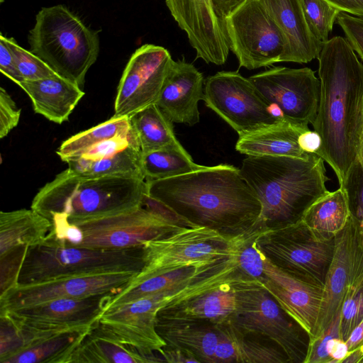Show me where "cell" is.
Wrapping results in <instances>:
<instances>
[{
  "mask_svg": "<svg viewBox=\"0 0 363 363\" xmlns=\"http://www.w3.org/2000/svg\"><path fill=\"white\" fill-rule=\"evenodd\" d=\"M318 60L320 100L312 125L322 140L320 157L341 187L363 140V65L341 36L323 43Z\"/></svg>",
  "mask_w": 363,
  "mask_h": 363,
  "instance_id": "1",
  "label": "cell"
},
{
  "mask_svg": "<svg viewBox=\"0 0 363 363\" xmlns=\"http://www.w3.org/2000/svg\"><path fill=\"white\" fill-rule=\"evenodd\" d=\"M147 194L194 225L238 235L258 224L262 206L240 169L227 164L147 180Z\"/></svg>",
  "mask_w": 363,
  "mask_h": 363,
  "instance_id": "2",
  "label": "cell"
},
{
  "mask_svg": "<svg viewBox=\"0 0 363 363\" xmlns=\"http://www.w3.org/2000/svg\"><path fill=\"white\" fill-rule=\"evenodd\" d=\"M325 161L287 156H247L240 171L260 201L264 228L301 220L310 206L329 191Z\"/></svg>",
  "mask_w": 363,
  "mask_h": 363,
  "instance_id": "3",
  "label": "cell"
},
{
  "mask_svg": "<svg viewBox=\"0 0 363 363\" xmlns=\"http://www.w3.org/2000/svg\"><path fill=\"white\" fill-rule=\"evenodd\" d=\"M147 194L143 178L83 177L67 168L40 189L30 208L48 219L55 213L69 220L86 219L143 205Z\"/></svg>",
  "mask_w": 363,
  "mask_h": 363,
  "instance_id": "4",
  "label": "cell"
},
{
  "mask_svg": "<svg viewBox=\"0 0 363 363\" xmlns=\"http://www.w3.org/2000/svg\"><path fill=\"white\" fill-rule=\"evenodd\" d=\"M49 220V236L67 246L98 250H125L143 247L146 242L167 235L191 223L167 217L141 205L99 217L69 220L61 213Z\"/></svg>",
  "mask_w": 363,
  "mask_h": 363,
  "instance_id": "5",
  "label": "cell"
},
{
  "mask_svg": "<svg viewBox=\"0 0 363 363\" xmlns=\"http://www.w3.org/2000/svg\"><path fill=\"white\" fill-rule=\"evenodd\" d=\"M28 43L31 52L81 89L99 52L98 31L86 27L60 4L39 11L29 32Z\"/></svg>",
  "mask_w": 363,
  "mask_h": 363,
  "instance_id": "6",
  "label": "cell"
},
{
  "mask_svg": "<svg viewBox=\"0 0 363 363\" xmlns=\"http://www.w3.org/2000/svg\"><path fill=\"white\" fill-rule=\"evenodd\" d=\"M143 265V246L118 250L77 247L65 245L48 235L41 243L28 247L17 286L77 275L138 273Z\"/></svg>",
  "mask_w": 363,
  "mask_h": 363,
  "instance_id": "7",
  "label": "cell"
},
{
  "mask_svg": "<svg viewBox=\"0 0 363 363\" xmlns=\"http://www.w3.org/2000/svg\"><path fill=\"white\" fill-rule=\"evenodd\" d=\"M246 233L233 236L194 225L146 242L144 265L128 285L175 269L210 265L232 257L238 253Z\"/></svg>",
  "mask_w": 363,
  "mask_h": 363,
  "instance_id": "8",
  "label": "cell"
},
{
  "mask_svg": "<svg viewBox=\"0 0 363 363\" xmlns=\"http://www.w3.org/2000/svg\"><path fill=\"white\" fill-rule=\"evenodd\" d=\"M234 286L237 307L230 321L242 332L274 342L290 363H303L310 342L308 333L258 281L242 277Z\"/></svg>",
  "mask_w": 363,
  "mask_h": 363,
  "instance_id": "9",
  "label": "cell"
},
{
  "mask_svg": "<svg viewBox=\"0 0 363 363\" xmlns=\"http://www.w3.org/2000/svg\"><path fill=\"white\" fill-rule=\"evenodd\" d=\"M257 246L266 257L286 273L323 286L335 250V240H317L301 220L284 226L262 228Z\"/></svg>",
  "mask_w": 363,
  "mask_h": 363,
  "instance_id": "10",
  "label": "cell"
},
{
  "mask_svg": "<svg viewBox=\"0 0 363 363\" xmlns=\"http://www.w3.org/2000/svg\"><path fill=\"white\" fill-rule=\"evenodd\" d=\"M224 21L230 50L240 67L255 69L281 62L284 35L262 0H245Z\"/></svg>",
  "mask_w": 363,
  "mask_h": 363,
  "instance_id": "11",
  "label": "cell"
},
{
  "mask_svg": "<svg viewBox=\"0 0 363 363\" xmlns=\"http://www.w3.org/2000/svg\"><path fill=\"white\" fill-rule=\"evenodd\" d=\"M203 101L239 135L280 120L249 78L238 72L222 71L208 77L204 84Z\"/></svg>",
  "mask_w": 363,
  "mask_h": 363,
  "instance_id": "12",
  "label": "cell"
},
{
  "mask_svg": "<svg viewBox=\"0 0 363 363\" xmlns=\"http://www.w3.org/2000/svg\"><path fill=\"white\" fill-rule=\"evenodd\" d=\"M178 288L150 295L106 310L98 323L119 342L150 362H163L161 354L167 345L158 334V311L167 305Z\"/></svg>",
  "mask_w": 363,
  "mask_h": 363,
  "instance_id": "13",
  "label": "cell"
},
{
  "mask_svg": "<svg viewBox=\"0 0 363 363\" xmlns=\"http://www.w3.org/2000/svg\"><path fill=\"white\" fill-rule=\"evenodd\" d=\"M249 79L269 106L281 111L286 120L308 125L315 121L320 83L311 68L274 67Z\"/></svg>",
  "mask_w": 363,
  "mask_h": 363,
  "instance_id": "14",
  "label": "cell"
},
{
  "mask_svg": "<svg viewBox=\"0 0 363 363\" xmlns=\"http://www.w3.org/2000/svg\"><path fill=\"white\" fill-rule=\"evenodd\" d=\"M363 276V235L352 216L335 238V250L327 272L317 323L310 340L320 335L341 312L349 288Z\"/></svg>",
  "mask_w": 363,
  "mask_h": 363,
  "instance_id": "15",
  "label": "cell"
},
{
  "mask_svg": "<svg viewBox=\"0 0 363 363\" xmlns=\"http://www.w3.org/2000/svg\"><path fill=\"white\" fill-rule=\"evenodd\" d=\"M169 51L145 44L130 57L119 82L114 103L115 116H130L156 104L172 64Z\"/></svg>",
  "mask_w": 363,
  "mask_h": 363,
  "instance_id": "16",
  "label": "cell"
},
{
  "mask_svg": "<svg viewBox=\"0 0 363 363\" xmlns=\"http://www.w3.org/2000/svg\"><path fill=\"white\" fill-rule=\"evenodd\" d=\"M137 274L128 272L91 274L17 286L0 297V311L35 305L59 298L116 295L122 291Z\"/></svg>",
  "mask_w": 363,
  "mask_h": 363,
  "instance_id": "17",
  "label": "cell"
},
{
  "mask_svg": "<svg viewBox=\"0 0 363 363\" xmlns=\"http://www.w3.org/2000/svg\"><path fill=\"white\" fill-rule=\"evenodd\" d=\"M113 296L59 298L0 312L31 330L62 332L94 325Z\"/></svg>",
  "mask_w": 363,
  "mask_h": 363,
  "instance_id": "18",
  "label": "cell"
},
{
  "mask_svg": "<svg viewBox=\"0 0 363 363\" xmlns=\"http://www.w3.org/2000/svg\"><path fill=\"white\" fill-rule=\"evenodd\" d=\"M171 15L184 30L196 58L206 63L223 65L230 47L225 21L213 0H165Z\"/></svg>",
  "mask_w": 363,
  "mask_h": 363,
  "instance_id": "19",
  "label": "cell"
},
{
  "mask_svg": "<svg viewBox=\"0 0 363 363\" xmlns=\"http://www.w3.org/2000/svg\"><path fill=\"white\" fill-rule=\"evenodd\" d=\"M262 256L264 277L259 283L311 338L319 314L323 286L295 277L273 264L263 253Z\"/></svg>",
  "mask_w": 363,
  "mask_h": 363,
  "instance_id": "20",
  "label": "cell"
},
{
  "mask_svg": "<svg viewBox=\"0 0 363 363\" xmlns=\"http://www.w3.org/2000/svg\"><path fill=\"white\" fill-rule=\"evenodd\" d=\"M204 84L192 64L173 60L156 104L172 123L192 126L200 121L198 104L203 99Z\"/></svg>",
  "mask_w": 363,
  "mask_h": 363,
  "instance_id": "21",
  "label": "cell"
},
{
  "mask_svg": "<svg viewBox=\"0 0 363 363\" xmlns=\"http://www.w3.org/2000/svg\"><path fill=\"white\" fill-rule=\"evenodd\" d=\"M244 277L230 279L184 301L161 308L157 319L171 321H205L220 325L231 320L237 307L235 283Z\"/></svg>",
  "mask_w": 363,
  "mask_h": 363,
  "instance_id": "22",
  "label": "cell"
},
{
  "mask_svg": "<svg viewBox=\"0 0 363 363\" xmlns=\"http://www.w3.org/2000/svg\"><path fill=\"white\" fill-rule=\"evenodd\" d=\"M281 30L285 49L281 62L308 63L318 58L323 44L311 33L301 0H262Z\"/></svg>",
  "mask_w": 363,
  "mask_h": 363,
  "instance_id": "23",
  "label": "cell"
},
{
  "mask_svg": "<svg viewBox=\"0 0 363 363\" xmlns=\"http://www.w3.org/2000/svg\"><path fill=\"white\" fill-rule=\"evenodd\" d=\"M308 125L286 119L239 135L235 150L247 156H287L309 159L314 154L302 150L298 137L308 130Z\"/></svg>",
  "mask_w": 363,
  "mask_h": 363,
  "instance_id": "24",
  "label": "cell"
},
{
  "mask_svg": "<svg viewBox=\"0 0 363 363\" xmlns=\"http://www.w3.org/2000/svg\"><path fill=\"white\" fill-rule=\"evenodd\" d=\"M228 322L217 325L205 321L156 320L158 334L167 346L190 352L199 362L215 363L217 346L227 332Z\"/></svg>",
  "mask_w": 363,
  "mask_h": 363,
  "instance_id": "25",
  "label": "cell"
},
{
  "mask_svg": "<svg viewBox=\"0 0 363 363\" xmlns=\"http://www.w3.org/2000/svg\"><path fill=\"white\" fill-rule=\"evenodd\" d=\"M30 97L35 113L62 124L85 93L70 81L56 75L39 80H24L18 84Z\"/></svg>",
  "mask_w": 363,
  "mask_h": 363,
  "instance_id": "26",
  "label": "cell"
},
{
  "mask_svg": "<svg viewBox=\"0 0 363 363\" xmlns=\"http://www.w3.org/2000/svg\"><path fill=\"white\" fill-rule=\"evenodd\" d=\"M51 230V221L31 208L1 211L0 255L17 247L38 245Z\"/></svg>",
  "mask_w": 363,
  "mask_h": 363,
  "instance_id": "27",
  "label": "cell"
},
{
  "mask_svg": "<svg viewBox=\"0 0 363 363\" xmlns=\"http://www.w3.org/2000/svg\"><path fill=\"white\" fill-rule=\"evenodd\" d=\"M350 216L347 194L343 188L339 187L313 202L301 220L317 240L328 242L335 240L345 228Z\"/></svg>",
  "mask_w": 363,
  "mask_h": 363,
  "instance_id": "28",
  "label": "cell"
},
{
  "mask_svg": "<svg viewBox=\"0 0 363 363\" xmlns=\"http://www.w3.org/2000/svg\"><path fill=\"white\" fill-rule=\"evenodd\" d=\"M232 257L210 265L188 267L175 269L151 277L135 284L128 285L122 291L112 297L107 309L150 295L186 286L217 271L223 267Z\"/></svg>",
  "mask_w": 363,
  "mask_h": 363,
  "instance_id": "29",
  "label": "cell"
},
{
  "mask_svg": "<svg viewBox=\"0 0 363 363\" xmlns=\"http://www.w3.org/2000/svg\"><path fill=\"white\" fill-rule=\"evenodd\" d=\"M70 362L147 363V358L119 342L99 325L90 329L74 350Z\"/></svg>",
  "mask_w": 363,
  "mask_h": 363,
  "instance_id": "30",
  "label": "cell"
},
{
  "mask_svg": "<svg viewBox=\"0 0 363 363\" xmlns=\"http://www.w3.org/2000/svg\"><path fill=\"white\" fill-rule=\"evenodd\" d=\"M93 326L72 329L39 340L2 363H69L74 350Z\"/></svg>",
  "mask_w": 363,
  "mask_h": 363,
  "instance_id": "31",
  "label": "cell"
},
{
  "mask_svg": "<svg viewBox=\"0 0 363 363\" xmlns=\"http://www.w3.org/2000/svg\"><path fill=\"white\" fill-rule=\"evenodd\" d=\"M141 155L140 146L132 143L94 160L77 158L67 164L69 169L83 177L114 175L145 179L141 169Z\"/></svg>",
  "mask_w": 363,
  "mask_h": 363,
  "instance_id": "32",
  "label": "cell"
},
{
  "mask_svg": "<svg viewBox=\"0 0 363 363\" xmlns=\"http://www.w3.org/2000/svg\"><path fill=\"white\" fill-rule=\"evenodd\" d=\"M130 128L143 153L177 145L173 123L152 104L129 116Z\"/></svg>",
  "mask_w": 363,
  "mask_h": 363,
  "instance_id": "33",
  "label": "cell"
},
{
  "mask_svg": "<svg viewBox=\"0 0 363 363\" xmlns=\"http://www.w3.org/2000/svg\"><path fill=\"white\" fill-rule=\"evenodd\" d=\"M203 166L194 162L180 143L143 153L141 169L145 181L174 177L191 172Z\"/></svg>",
  "mask_w": 363,
  "mask_h": 363,
  "instance_id": "34",
  "label": "cell"
},
{
  "mask_svg": "<svg viewBox=\"0 0 363 363\" xmlns=\"http://www.w3.org/2000/svg\"><path fill=\"white\" fill-rule=\"evenodd\" d=\"M131 133L128 116H113L109 120L69 138L60 145L56 153L67 163L101 141Z\"/></svg>",
  "mask_w": 363,
  "mask_h": 363,
  "instance_id": "35",
  "label": "cell"
},
{
  "mask_svg": "<svg viewBox=\"0 0 363 363\" xmlns=\"http://www.w3.org/2000/svg\"><path fill=\"white\" fill-rule=\"evenodd\" d=\"M238 329L237 362L290 363L283 350L269 339Z\"/></svg>",
  "mask_w": 363,
  "mask_h": 363,
  "instance_id": "36",
  "label": "cell"
},
{
  "mask_svg": "<svg viewBox=\"0 0 363 363\" xmlns=\"http://www.w3.org/2000/svg\"><path fill=\"white\" fill-rule=\"evenodd\" d=\"M305 18L314 38L323 44L340 11L326 0H301Z\"/></svg>",
  "mask_w": 363,
  "mask_h": 363,
  "instance_id": "37",
  "label": "cell"
},
{
  "mask_svg": "<svg viewBox=\"0 0 363 363\" xmlns=\"http://www.w3.org/2000/svg\"><path fill=\"white\" fill-rule=\"evenodd\" d=\"M262 228H264L257 224L245 233L237 256L239 272L245 277L258 282L264 277V259L257 243V237Z\"/></svg>",
  "mask_w": 363,
  "mask_h": 363,
  "instance_id": "38",
  "label": "cell"
},
{
  "mask_svg": "<svg viewBox=\"0 0 363 363\" xmlns=\"http://www.w3.org/2000/svg\"><path fill=\"white\" fill-rule=\"evenodd\" d=\"M13 54L17 69L24 80H39L57 75L44 61L30 51L21 47L13 38L4 36Z\"/></svg>",
  "mask_w": 363,
  "mask_h": 363,
  "instance_id": "39",
  "label": "cell"
},
{
  "mask_svg": "<svg viewBox=\"0 0 363 363\" xmlns=\"http://www.w3.org/2000/svg\"><path fill=\"white\" fill-rule=\"evenodd\" d=\"M363 319V276L346 293L341 309V337L346 341Z\"/></svg>",
  "mask_w": 363,
  "mask_h": 363,
  "instance_id": "40",
  "label": "cell"
},
{
  "mask_svg": "<svg viewBox=\"0 0 363 363\" xmlns=\"http://www.w3.org/2000/svg\"><path fill=\"white\" fill-rule=\"evenodd\" d=\"M341 187L347 194L351 216L359 223L363 235V166L357 160Z\"/></svg>",
  "mask_w": 363,
  "mask_h": 363,
  "instance_id": "41",
  "label": "cell"
},
{
  "mask_svg": "<svg viewBox=\"0 0 363 363\" xmlns=\"http://www.w3.org/2000/svg\"><path fill=\"white\" fill-rule=\"evenodd\" d=\"M28 248V246L17 247L0 255V297L17 286Z\"/></svg>",
  "mask_w": 363,
  "mask_h": 363,
  "instance_id": "42",
  "label": "cell"
},
{
  "mask_svg": "<svg viewBox=\"0 0 363 363\" xmlns=\"http://www.w3.org/2000/svg\"><path fill=\"white\" fill-rule=\"evenodd\" d=\"M341 312L320 335L310 340L307 354L303 363H330L328 347L330 340L341 337Z\"/></svg>",
  "mask_w": 363,
  "mask_h": 363,
  "instance_id": "43",
  "label": "cell"
},
{
  "mask_svg": "<svg viewBox=\"0 0 363 363\" xmlns=\"http://www.w3.org/2000/svg\"><path fill=\"white\" fill-rule=\"evenodd\" d=\"M25 347L18 324L6 313H0V362Z\"/></svg>",
  "mask_w": 363,
  "mask_h": 363,
  "instance_id": "44",
  "label": "cell"
},
{
  "mask_svg": "<svg viewBox=\"0 0 363 363\" xmlns=\"http://www.w3.org/2000/svg\"><path fill=\"white\" fill-rule=\"evenodd\" d=\"M336 21L354 51L363 61V16L340 11Z\"/></svg>",
  "mask_w": 363,
  "mask_h": 363,
  "instance_id": "45",
  "label": "cell"
},
{
  "mask_svg": "<svg viewBox=\"0 0 363 363\" xmlns=\"http://www.w3.org/2000/svg\"><path fill=\"white\" fill-rule=\"evenodd\" d=\"M21 109L16 106L10 94L0 88V138L6 137L18 125Z\"/></svg>",
  "mask_w": 363,
  "mask_h": 363,
  "instance_id": "46",
  "label": "cell"
},
{
  "mask_svg": "<svg viewBox=\"0 0 363 363\" xmlns=\"http://www.w3.org/2000/svg\"><path fill=\"white\" fill-rule=\"evenodd\" d=\"M0 71L17 85L23 81L2 33L0 35Z\"/></svg>",
  "mask_w": 363,
  "mask_h": 363,
  "instance_id": "47",
  "label": "cell"
},
{
  "mask_svg": "<svg viewBox=\"0 0 363 363\" xmlns=\"http://www.w3.org/2000/svg\"><path fill=\"white\" fill-rule=\"evenodd\" d=\"M298 144L305 152L320 157L322 140L315 130L308 129L302 133L298 137Z\"/></svg>",
  "mask_w": 363,
  "mask_h": 363,
  "instance_id": "48",
  "label": "cell"
},
{
  "mask_svg": "<svg viewBox=\"0 0 363 363\" xmlns=\"http://www.w3.org/2000/svg\"><path fill=\"white\" fill-rule=\"evenodd\" d=\"M161 358L169 363L199 362L190 352L177 347L165 346Z\"/></svg>",
  "mask_w": 363,
  "mask_h": 363,
  "instance_id": "49",
  "label": "cell"
},
{
  "mask_svg": "<svg viewBox=\"0 0 363 363\" xmlns=\"http://www.w3.org/2000/svg\"><path fill=\"white\" fill-rule=\"evenodd\" d=\"M328 351L331 358L330 363H341L350 352L346 341L340 337L330 340Z\"/></svg>",
  "mask_w": 363,
  "mask_h": 363,
  "instance_id": "50",
  "label": "cell"
},
{
  "mask_svg": "<svg viewBox=\"0 0 363 363\" xmlns=\"http://www.w3.org/2000/svg\"><path fill=\"white\" fill-rule=\"evenodd\" d=\"M340 11L363 16V0H326Z\"/></svg>",
  "mask_w": 363,
  "mask_h": 363,
  "instance_id": "51",
  "label": "cell"
},
{
  "mask_svg": "<svg viewBox=\"0 0 363 363\" xmlns=\"http://www.w3.org/2000/svg\"><path fill=\"white\" fill-rule=\"evenodd\" d=\"M244 1L245 0H213L216 9L223 18Z\"/></svg>",
  "mask_w": 363,
  "mask_h": 363,
  "instance_id": "52",
  "label": "cell"
},
{
  "mask_svg": "<svg viewBox=\"0 0 363 363\" xmlns=\"http://www.w3.org/2000/svg\"><path fill=\"white\" fill-rule=\"evenodd\" d=\"M341 363H363V343L350 351Z\"/></svg>",
  "mask_w": 363,
  "mask_h": 363,
  "instance_id": "53",
  "label": "cell"
},
{
  "mask_svg": "<svg viewBox=\"0 0 363 363\" xmlns=\"http://www.w3.org/2000/svg\"><path fill=\"white\" fill-rule=\"evenodd\" d=\"M363 166V140L362 141L357 159Z\"/></svg>",
  "mask_w": 363,
  "mask_h": 363,
  "instance_id": "54",
  "label": "cell"
}]
</instances>
